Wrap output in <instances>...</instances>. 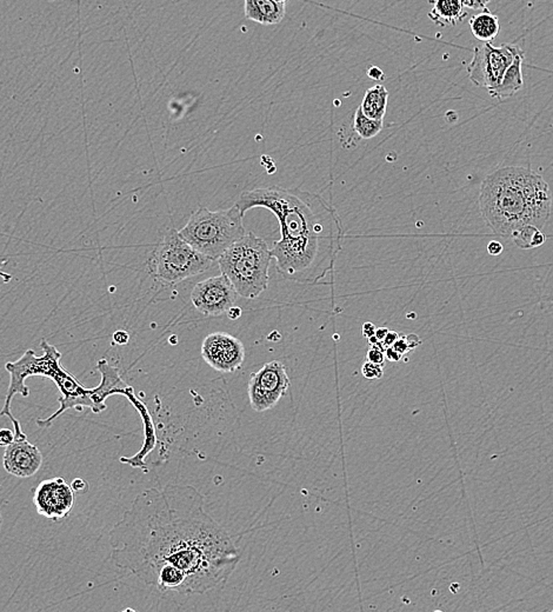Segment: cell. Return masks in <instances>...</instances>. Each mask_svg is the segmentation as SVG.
<instances>
[{"label":"cell","mask_w":553,"mask_h":612,"mask_svg":"<svg viewBox=\"0 0 553 612\" xmlns=\"http://www.w3.org/2000/svg\"><path fill=\"white\" fill-rule=\"evenodd\" d=\"M109 536L114 565L161 593L211 591L231 576L240 559L230 534L190 485L143 491Z\"/></svg>","instance_id":"1"},{"label":"cell","mask_w":553,"mask_h":612,"mask_svg":"<svg viewBox=\"0 0 553 612\" xmlns=\"http://www.w3.org/2000/svg\"><path fill=\"white\" fill-rule=\"evenodd\" d=\"M235 205L244 216L264 208L277 217L282 237L271 255L284 278L317 284L334 270L344 232L336 208L317 193L269 186L245 191Z\"/></svg>","instance_id":"2"},{"label":"cell","mask_w":553,"mask_h":612,"mask_svg":"<svg viewBox=\"0 0 553 612\" xmlns=\"http://www.w3.org/2000/svg\"><path fill=\"white\" fill-rule=\"evenodd\" d=\"M478 204L491 231L511 240L514 232L527 225L545 228L552 199L541 174L523 166H509L482 181Z\"/></svg>","instance_id":"3"},{"label":"cell","mask_w":553,"mask_h":612,"mask_svg":"<svg viewBox=\"0 0 553 612\" xmlns=\"http://www.w3.org/2000/svg\"><path fill=\"white\" fill-rule=\"evenodd\" d=\"M40 348L44 352L42 356H37L33 350H28L18 361L5 364V370L10 373V385L0 416L10 418L13 424L16 440H28V435L23 431L19 420L12 415V399L16 395L30 396V388L25 383L30 377H44L55 381L62 393V397L58 398L60 405H65L77 398L87 396L90 391V388H85L82 383H79L78 379L64 368L62 365V353L59 352L55 346L51 345L46 339H42Z\"/></svg>","instance_id":"4"},{"label":"cell","mask_w":553,"mask_h":612,"mask_svg":"<svg viewBox=\"0 0 553 612\" xmlns=\"http://www.w3.org/2000/svg\"><path fill=\"white\" fill-rule=\"evenodd\" d=\"M271 260L267 244L253 232H248L232 244L217 262L240 297L255 299L269 287Z\"/></svg>","instance_id":"5"},{"label":"cell","mask_w":553,"mask_h":612,"mask_svg":"<svg viewBox=\"0 0 553 612\" xmlns=\"http://www.w3.org/2000/svg\"><path fill=\"white\" fill-rule=\"evenodd\" d=\"M243 218V213L235 204L231 208L218 211L199 208L178 232L197 251L218 260L232 244L246 235Z\"/></svg>","instance_id":"6"},{"label":"cell","mask_w":553,"mask_h":612,"mask_svg":"<svg viewBox=\"0 0 553 612\" xmlns=\"http://www.w3.org/2000/svg\"><path fill=\"white\" fill-rule=\"evenodd\" d=\"M216 262L197 251L176 228H171L154 252V276L165 284H176L203 273Z\"/></svg>","instance_id":"7"},{"label":"cell","mask_w":553,"mask_h":612,"mask_svg":"<svg viewBox=\"0 0 553 612\" xmlns=\"http://www.w3.org/2000/svg\"><path fill=\"white\" fill-rule=\"evenodd\" d=\"M520 47L514 44H502L496 47L491 43H482L473 50V58L467 66V75L475 87L487 91L500 85L506 70L514 63Z\"/></svg>","instance_id":"8"},{"label":"cell","mask_w":553,"mask_h":612,"mask_svg":"<svg viewBox=\"0 0 553 612\" xmlns=\"http://www.w3.org/2000/svg\"><path fill=\"white\" fill-rule=\"evenodd\" d=\"M290 388V378L282 361H272L252 373L247 384V395L255 412L269 411L278 404Z\"/></svg>","instance_id":"9"},{"label":"cell","mask_w":553,"mask_h":612,"mask_svg":"<svg viewBox=\"0 0 553 612\" xmlns=\"http://www.w3.org/2000/svg\"><path fill=\"white\" fill-rule=\"evenodd\" d=\"M238 296L232 282L221 273L196 284L191 292V302L200 314L217 317L235 306Z\"/></svg>","instance_id":"10"},{"label":"cell","mask_w":553,"mask_h":612,"mask_svg":"<svg viewBox=\"0 0 553 612\" xmlns=\"http://www.w3.org/2000/svg\"><path fill=\"white\" fill-rule=\"evenodd\" d=\"M75 491L63 477L40 483L33 494L37 512L47 519L60 521L70 516L75 504Z\"/></svg>","instance_id":"11"},{"label":"cell","mask_w":553,"mask_h":612,"mask_svg":"<svg viewBox=\"0 0 553 612\" xmlns=\"http://www.w3.org/2000/svg\"><path fill=\"white\" fill-rule=\"evenodd\" d=\"M201 357L216 371L235 372L243 365L245 348L243 343L232 334L213 332L203 341Z\"/></svg>","instance_id":"12"},{"label":"cell","mask_w":553,"mask_h":612,"mask_svg":"<svg viewBox=\"0 0 553 612\" xmlns=\"http://www.w3.org/2000/svg\"><path fill=\"white\" fill-rule=\"evenodd\" d=\"M42 464V452L28 440H16L5 449L3 467L15 477L30 478L39 471Z\"/></svg>","instance_id":"13"},{"label":"cell","mask_w":553,"mask_h":612,"mask_svg":"<svg viewBox=\"0 0 553 612\" xmlns=\"http://www.w3.org/2000/svg\"><path fill=\"white\" fill-rule=\"evenodd\" d=\"M122 396L125 397L129 400V403L134 405V408L137 410L138 413L140 415L141 420H143V430H144V443L141 445L140 450L136 455L131 457H122L120 463L126 464L134 469H140L144 472H147L149 467L146 464L145 459L151 452L154 450V447L157 445L158 438L156 433V426L153 422L152 416L149 413V408L146 406L145 403L134 393V388L127 385L123 390Z\"/></svg>","instance_id":"14"},{"label":"cell","mask_w":553,"mask_h":612,"mask_svg":"<svg viewBox=\"0 0 553 612\" xmlns=\"http://www.w3.org/2000/svg\"><path fill=\"white\" fill-rule=\"evenodd\" d=\"M97 370L102 376V381L98 386L92 388V399L94 403L93 413L99 415L107 408L106 399L111 396L122 395L123 390L129 384L123 379L119 370L106 359H100L97 363Z\"/></svg>","instance_id":"15"},{"label":"cell","mask_w":553,"mask_h":612,"mask_svg":"<svg viewBox=\"0 0 553 612\" xmlns=\"http://www.w3.org/2000/svg\"><path fill=\"white\" fill-rule=\"evenodd\" d=\"M246 19L262 25H277L287 15V3L275 0H244Z\"/></svg>","instance_id":"16"},{"label":"cell","mask_w":553,"mask_h":612,"mask_svg":"<svg viewBox=\"0 0 553 612\" xmlns=\"http://www.w3.org/2000/svg\"><path fill=\"white\" fill-rule=\"evenodd\" d=\"M432 8L428 18L438 26H455L467 16L462 0H428Z\"/></svg>","instance_id":"17"},{"label":"cell","mask_w":553,"mask_h":612,"mask_svg":"<svg viewBox=\"0 0 553 612\" xmlns=\"http://www.w3.org/2000/svg\"><path fill=\"white\" fill-rule=\"evenodd\" d=\"M524 51L522 48L517 52L514 57V63L511 64L506 70L504 78L500 85L497 89L490 91L491 97L496 99H505L512 97L524 87V78H523V63H524Z\"/></svg>","instance_id":"18"},{"label":"cell","mask_w":553,"mask_h":612,"mask_svg":"<svg viewBox=\"0 0 553 612\" xmlns=\"http://www.w3.org/2000/svg\"><path fill=\"white\" fill-rule=\"evenodd\" d=\"M470 28L475 39L482 43H491L500 30L498 17L491 13L487 8H482L480 13L471 17Z\"/></svg>","instance_id":"19"},{"label":"cell","mask_w":553,"mask_h":612,"mask_svg":"<svg viewBox=\"0 0 553 612\" xmlns=\"http://www.w3.org/2000/svg\"><path fill=\"white\" fill-rule=\"evenodd\" d=\"M388 92L384 85H374L370 87L364 94V98L361 104V109L365 116L376 119V120H384L386 109H388Z\"/></svg>","instance_id":"20"},{"label":"cell","mask_w":553,"mask_h":612,"mask_svg":"<svg viewBox=\"0 0 553 612\" xmlns=\"http://www.w3.org/2000/svg\"><path fill=\"white\" fill-rule=\"evenodd\" d=\"M511 240L517 245L519 249L529 250L534 247H539L546 242V235L543 233V230L527 225L524 228H519L514 232Z\"/></svg>","instance_id":"21"},{"label":"cell","mask_w":553,"mask_h":612,"mask_svg":"<svg viewBox=\"0 0 553 612\" xmlns=\"http://www.w3.org/2000/svg\"><path fill=\"white\" fill-rule=\"evenodd\" d=\"M383 120H376L365 116L361 106L358 107L353 118V129L363 139H372L381 134L383 129Z\"/></svg>","instance_id":"22"},{"label":"cell","mask_w":553,"mask_h":612,"mask_svg":"<svg viewBox=\"0 0 553 612\" xmlns=\"http://www.w3.org/2000/svg\"><path fill=\"white\" fill-rule=\"evenodd\" d=\"M361 372L366 379H379L384 375L383 365L374 364L369 361L363 365Z\"/></svg>","instance_id":"23"},{"label":"cell","mask_w":553,"mask_h":612,"mask_svg":"<svg viewBox=\"0 0 553 612\" xmlns=\"http://www.w3.org/2000/svg\"><path fill=\"white\" fill-rule=\"evenodd\" d=\"M15 440H16L15 431H12L10 429H1V430H0V447H8V445L13 443Z\"/></svg>","instance_id":"24"},{"label":"cell","mask_w":553,"mask_h":612,"mask_svg":"<svg viewBox=\"0 0 553 612\" xmlns=\"http://www.w3.org/2000/svg\"><path fill=\"white\" fill-rule=\"evenodd\" d=\"M393 349L398 351V352L401 354V356H404L406 353L410 352L411 351V348L408 345V339L406 337H399L397 339L396 343L392 345Z\"/></svg>","instance_id":"25"},{"label":"cell","mask_w":553,"mask_h":612,"mask_svg":"<svg viewBox=\"0 0 553 612\" xmlns=\"http://www.w3.org/2000/svg\"><path fill=\"white\" fill-rule=\"evenodd\" d=\"M71 487L75 491V494H84L89 491V483L82 478H75L71 484Z\"/></svg>","instance_id":"26"},{"label":"cell","mask_w":553,"mask_h":612,"mask_svg":"<svg viewBox=\"0 0 553 612\" xmlns=\"http://www.w3.org/2000/svg\"><path fill=\"white\" fill-rule=\"evenodd\" d=\"M491 0H462L464 6L470 10H482L487 8V4L490 3Z\"/></svg>","instance_id":"27"},{"label":"cell","mask_w":553,"mask_h":612,"mask_svg":"<svg viewBox=\"0 0 553 612\" xmlns=\"http://www.w3.org/2000/svg\"><path fill=\"white\" fill-rule=\"evenodd\" d=\"M129 334L125 330H118L114 334V341L118 345H126L129 343Z\"/></svg>","instance_id":"28"},{"label":"cell","mask_w":553,"mask_h":612,"mask_svg":"<svg viewBox=\"0 0 553 612\" xmlns=\"http://www.w3.org/2000/svg\"><path fill=\"white\" fill-rule=\"evenodd\" d=\"M502 251H504V246L497 240H491L490 243L487 244V252L491 255H499Z\"/></svg>","instance_id":"29"},{"label":"cell","mask_w":553,"mask_h":612,"mask_svg":"<svg viewBox=\"0 0 553 612\" xmlns=\"http://www.w3.org/2000/svg\"><path fill=\"white\" fill-rule=\"evenodd\" d=\"M368 75H369V78L372 79V80H377V82L383 80L385 78L384 72L379 67L377 66L370 67L369 70H368Z\"/></svg>","instance_id":"30"},{"label":"cell","mask_w":553,"mask_h":612,"mask_svg":"<svg viewBox=\"0 0 553 612\" xmlns=\"http://www.w3.org/2000/svg\"><path fill=\"white\" fill-rule=\"evenodd\" d=\"M401 354L398 351L393 349L392 346H388L385 349V358L390 361H399L401 359Z\"/></svg>","instance_id":"31"},{"label":"cell","mask_w":553,"mask_h":612,"mask_svg":"<svg viewBox=\"0 0 553 612\" xmlns=\"http://www.w3.org/2000/svg\"><path fill=\"white\" fill-rule=\"evenodd\" d=\"M399 334L396 332V331H388V334H386V337L384 338V341H383V344H384L385 349L388 348V346H392L395 343H396L397 339L399 338Z\"/></svg>","instance_id":"32"},{"label":"cell","mask_w":553,"mask_h":612,"mask_svg":"<svg viewBox=\"0 0 553 612\" xmlns=\"http://www.w3.org/2000/svg\"><path fill=\"white\" fill-rule=\"evenodd\" d=\"M376 330L377 327L373 325L372 323L368 322L365 323L363 327H361V332H363V336H364L365 338L369 339V338L373 337V336L376 334Z\"/></svg>","instance_id":"33"},{"label":"cell","mask_w":553,"mask_h":612,"mask_svg":"<svg viewBox=\"0 0 553 612\" xmlns=\"http://www.w3.org/2000/svg\"><path fill=\"white\" fill-rule=\"evenodd\" d=\"M228 314V317L232 321H235V319H238V318L242 316V309L238 307V306H232L231 309L226 312Z\"/></svg>","instance_id":"34"},{"label":"cell","mask_w":553,"mask_h":612,"mask_svg":"<svg viewBox=\"0 0 553 612\" xmlns=\"http://www.w3.org/2000/svg\"><path fill=\"white\" fill-rule=\"evenodd\" d=\"M406 339H408V345H410L411 350L420 345V343H421V341H420V338L418 337V336H416V334H410V336L406 337Z\"/></svg>","instance_id":"35"},{"label":"cell","mask_w":553,"mask_h":612,"mask_svg":"<svg viewBox=\"0 0 553 612\" xmlns=\"http://www.w3.org/2000/svg\"><path fill=\"white\" fill-rule=\"evenodd\" d=\"M388 331H390V330H388V327H379V329L376 330V334H374V336H376L378 341H384V338L386 337V334H388Z\"/></svg>","instance_id":"36"},{"label":"cell","mask_w":553,"mask_h":612,"mask_svg":"<svg viewBox=\"0 0 553 612\" xmlns=\"http://www.w3.org/2000/svg\"><path fill=\"white\" fill-rule=\"evenodd\" d=\"M1 525H3V516H1V512H0V530H1Z\"/></svg>","instance_id":"37"},{"label":"cell","mask_w":553,"mask_h":612,"mask_svg":"<svg viewBox=\"0 0 553 612\" xmlns=\"http://www.w3.org/2000/svg\"><path fill=\"white\" fill-rule=\"evenodd\" d=\"M275 1H278V3H287V0H275Z\"/></svg>","instance_id":"38"}]
</instances>
